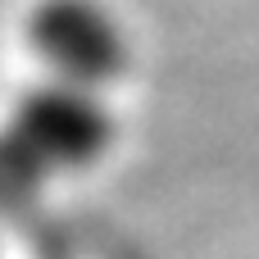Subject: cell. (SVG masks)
Returning <instances> with one entry per match:
<instances>
[{"mask_svg":"<svg viewBox=\"0 0 259 259\" xmlns=\"http://www.w3.org/2000/svg\"><path fill=\"white\" fill-rule=\"evenodd\" d=\"M27 50L50 82L105 91L132 64L123 18L105 0H36L27 14Z\"/></svg>","mask_w":259,"mask_h":259,"instance_id":"cell-2","label":"cell"},{"mask_svg":"<svg viewBox=\"0 0 259 259\" xmlns=\"http://www.w3.org/2000/svg\"><path fill=\"white\" fill-rule=\"evenodd\" d=\"M114 146V114L100 91L41 77L0 123V205L82 173Z\"/></svg>","mask_w":259,"mask_h":259,"instance_id":"cell-1","label":"cell"},{"mask_svg":"<svg viewBox=\"0 0 259 259\" xmlns=\"http://www.w3.org/2000/svg\"><path fill=\"white\" fill-rule=\"evenodd\" d=\"M0 259H5V255H0Z\"/></svg>","mask_w":259,"mask_h":259,"instance_id":"cell-3","label":"cell"}]
</instances>
